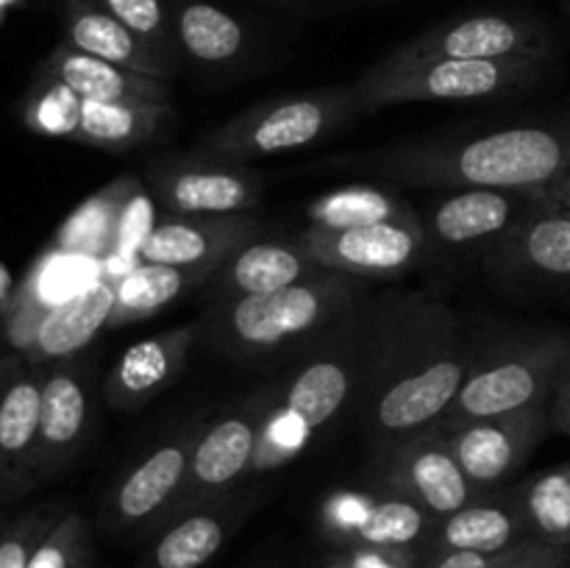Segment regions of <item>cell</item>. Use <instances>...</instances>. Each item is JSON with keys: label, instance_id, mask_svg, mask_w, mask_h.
Here are the masks:
<instances>
[{"label": "cell", "instance_id": "33", "mask_svg": "<svg viewBox=\"0 0 570 568\" xmlns=\"http://www.w3.org/2000/svg\"><path fill=\"white\" fill-rule=\"evenodd\" d=\"M309 226L351 228L371 226L384 221H421V212L393 189L373 187V184H351V187L323 193L306 206Z\"/></svg>", "mask_w": 570, "mask_h": 568}, {"label": "cell", "instance_id": "4", "mask_svg": "<svg viewBox=\"0 0 570 568\" xmlns=\"http://www.w3.org/2000/svg\"><path fill=\"white\" fill-rule=\"evenodd\" d=\"M371 295V278L323 271L273 293L212 301L198 317V343L234 362L293 360Z\"/></svg>", "mask_w": 570, "mask_h": 568}, {"label": "cell", "instance_id": "47", "mask_svg": "<svg viewBox=\"0 0 570 568\" xmlns=\"http://www.w3.org/2000/svg\"><path fill=\"white\" fill-rule=\"evenodd\" d=\"M6 20V14H0V22H3Z\"/></svg>", "mask_w": 570, "mask_h": 568}, {"label": "cell", "instance_id": "13", "mask_svg": "<svg viewBox=\"0 0 570 568\" xmlns=\"http://www.w3.org/2000/svg\"><path fill=\"white\" fill-rule=\"evenodd\" d=\"M267 399L271 393L265 388L250 395L245 404L206 423L193 451V460H189L181 501L173 516L232 493L243 479L254 473L256 449H259L262 429H265Z\"/></svg>", "mask_w": 570, "mask_h": 568}, {"label": "cell", "instance_id": "5", "mask_svg": "<svg viewBox=\"0 0 570 568\" xmlns=\"http://www.w3.org/2000/svg\"><path fill=\"white\" fill-rule=\"evenodd\" d=\"M551 67V56L518 59H384L373 61L354 84L351 95L360 111L387 106L476 104L521 95L538 87Z\"/></svg>", "mask_w": 570, "mask_h": 568}, {"label": "cell", "instance_id": "31", "mask_svg": "<svg viewBox=\"0 0 570 568\" xmlns=\"http://www.w3.org/2000/svg\"><path fill=\"white\" fill-rule=\"evenodd\" d=\"M215 273V265H156V262H137L131 271L115 278L117 295L109 329H122L128 323L156 315L165 306L181 301L193 290L209 284Z\"/></svg>", "mask_w": 570, "mask_h": 568}, {"label": "cell", "instance_id": "19", "mask_svg": "<svg viewBox=\"0 0 570 568\" xmlns=\"http://www.w3.org/2000/svg\"><path fill=\"white\" fill-rule=\"evenodd\" d=\"M115 278H98L92 287L72 295L65 304L37 312L26 321L3 323V334L17 354L31 365L78 356L104 329L115 312Z\"/></svg>", "mask_w": 570, "mask_h": 568}, {"label": "cell", "instance_id": "22", "mask_svg": "<svg viewBox=\"0 0 570 568\" xmlns=\"http://www.w3.org/2000/svg\"><path fill=\"white\" fill-rule=\"evenodd\" d=\"M250 510L254 501L232 490L220 499L178 512L159 532L150 535L137 568H204L212 557L220 555Z\"/></svg>", "mask_w": 570, "mask_h": 568}, {"label": "cell", "instance_id": "7", "mask_svg": "<svg viewBox=\"0 0 570 568\" xmlns=\"http://www.w3.org/2000/svg\"><path fill=\"white\" fill-rule=\"evenodd\" d=\"M354 115H360V109H356L351 87L284 95V98L262 100L228 117L206 137H200L195 150L215 159L248 165L265 156L312 148L337 134Z\"/></svg>", "mask_w": 570, "mask_h": 568}, {"label": "cell", "instance_id": "18", "mask_svg": "<svg viewBox=\"0 0 570 568\" xmlns=\"http://www.w3.org/2000/svg\"><path fill=\"white\" fill-rule=\"evenodd\" d=\"M42 373L17 351L0 360V499L37 488Z\"/></svg>", "mask_w": 570, "mask_h": 568}, {"label": "cell", "instance_id": "11", "mask_svg": "<svg viewBox=\"0 0 570 568\" xmlns=\"http://www.w3.org/2000/svg\"><path fill=\"white\" fill-rule=\"evenodd\" d=\"M295 243L323 267L360 278H395L434 256L421 221H384L371 226L323 228L306 226Z\"/></svg>", "mask_w": 570, "mask_h": 568}, {"label": "cell", "instance_id": "26", "mask_svg": "<svg viewBox=\"0 0 570 568\" xmlns=\"http://www.w3.org/2000/svg\"><path fill=\"white\" fill-rule=\"evenodd\" d=\"M323 267L295 243V237H256L239 245L209 278L206 290L215 301L237 295H262L321 276Z\"/></svg>", "mask_w": 570, "mask_h": 568}, {"label": "cell", "instance_id": "24", "mask_svg": "<svg viewBox=\"0 0 570 568\" xmlns=\"http://www.w3.org/2000/svg\"><path fill=\"white\" fill-rule=\"evenodd\" d=\"M523 540H529V529L515 484V488H499L476 496L471 505L438 518L423 546V555H449V551L504 555Z\"/></svg>", "mask_w": 570, "mask_h": 568}, {"label": "cell", "instance_id": "30", "mask_svg": "<svg viewBox=\"0 0 570 568\" xmlns=\"http://www.w3.org/2000/svg\"><path fill=\"white\" fill-rule=\"evenodd\" d=\"M173 33L181 59L223 70L250 53V33L239 17L212 0H173Z\"/></svg>", "mask_w": 570, "mask_h": 568}, {"label": "cell", "instance_id": "45", "mask_svg": "<svg viewBox=\"0 0 570 568\" xmlns=\"http://www.w3.org/2000/svg\"><path fill=\"white\" fill-rule=\"evenodd\" d=\"M267 3H282V6H295V3H304V0H267Z\"/></svg>", "mask_w": 570, "mask_h": 568}, {"label": "cell", "instance_id": "34", "mask_svg": "<svg viewBox=\"0 0 570 568\" xmlns=\"http://www.w3.org/2000/svg\"><path fill=\"white\" fill-rule=\"evenodd\" d=\"M529 538L570 549V460L518 484Z\"/></svg>", "mask_w": 570, "mask_h": 568}, {"label": "cell", "instance_id": "3", "mask_svg": "<svg viewBox=\"0 0 570 568\" xmlns=\"http://www.w3.org/2000/svg\"><path fill=\"white\" fill-rule=\"evenodd\" d=\"M345 161L421 189L484 187L546 195L570 173V117L493 131L432 134Z\"/></svg>", "mask_w": 570, "mask_h": 568}, {"label": "cell", "instance_id": "39", "mask_svg": "<svg viewBox=\"0 0 570 568\" xmlns=\"http://www.w3.org/2000/svg\"><path fill=\"white\" fill-rule=\"evenodd\" d=\"M507 555V551H504ZM504 555H473V551H449V555H423L421 568H499Z\"/></svg>", "mask_w": 570, "mask_h": 568}, {"label": "cell", "instance_id": "42", "mask_svg": "<svg viewBox=\"0 0 570 568\" xmlns=\"http://www.w3.org/2000/svg\"><path fill=\"white\" fill-rule=\"evenodd\" d=\"M321 568H356L354 551H343V555H334L332 560L323 562Z\"/></svg>", "mask_w": 570, "mask_h": 568}, {"label": "cell", "instance_id": "1", "mask_svg": "<svg viewBox=\"0 0 570 568\" xmlns=\"http://www.w3.org/2000/svg\"><path fill=\"white\" fill-rule=\"evenodd\" d=\"M484 345L468 337L445 301L395 293L382 349L354 412L367 457L434 427L482 360Z\"/></svg>", "mask_w": 570, "mask_h": 568}, {"label": "cell", "instance_id": "44", "mask_svg": "<svg viewBox=\"0 0 570 568\" xmlns=\"http://www.w3.org/2000/svg\"><path fill=\"white\" fill-rule=\"evenodd\" d=\"M17 3H22V0H0V14H6L9 9H14ZM59 3H61V0H59Z\"/></svg>", "mask_w": 570, "mask_h": 568}, {"label": "cell", "instance_id": "38", "mask_svg": "<svg viewBox=\"0 0 570 568\" xmlns=\"http://www.w3.org/2000/svg\"><path fill=\"white\" fill-rule=\"evenodd\" d=\"M570 549L562 546L540 543V540H523L515 549L501 557L499 568H568Z\"/></svg>", "mask_w": 570, "mask_h": 568}, {"label": "cell", "instance_id": "32", "mask_svg": "<svg viewBox=\"0 0 570 568\" xmlns=\"http://www.w3.org/2000/svg\"><path fill=\"white\" fill-rule=\"evenodd\" d=\"M95 276H98V259L70 254V251L61 248H50L28 271L26 282L9 295L0 317H3V323L26 321V317L37 315V312L65 304L72 295L92 287L98 282Z\"/></svg>", "mask_w": 570, "mask_h": 568}, {"label": "cell", "instance_id": "17", "mask_svg": "<svg viewBox=\"0 0 570 568\" xmlns=\"http://www.w3.org/2000/svg\"><path fill=\"white\" fill-rule=\"evenodd\" d=\"M438 518L415 501L379 493H334L321 510V527L340 549H421Z\"/></svg>", "mask_w": 570, "mask_h": 568}, {"label": "cell", "instance_id": "46", "mask_svg": "<svg viewBox=\"0 0 570 568\" xmlns=\"http://www.w3.org/2000/svg\"><path fill=\"white\" fill-rule=\"evenodd\" d=\"M566 9H568V14H570V0H566Z\"/></svg>", "mask_w": 570, "mask_h": 568}, {"label": "cell", "instance_id": "20", "mask_svg": "<svg viewBox=\"0 0 570 568\" xmlns=\"http://www.w3.org/2000/svg\"><path fill=\"white\" fill-rule=\"evenodd\" d=\"M484 271L507 284L570 282V212L551 198L484 254Z\"/></svg>", "mask_w": 570, "mask_h": 568}, {"label": "cell", "instance_id": "35", "mask_svg": "<svg viewBox=\"0 0 570 568\" xmlns=\"http://www.w3.org/2000/svg\"><path fill=\"white\" fill-rule=\"evenodd\" d=\"M95 3L109 11L111 17H117L128 31L137 33L170 65L178 67L181 53H178L176 33H173L170 6L165 0H95Z\"/></svg>", "mask_w": 570, "mask_h": 568}, {"label": "cell", "instance_id": "25", "mask_svg": "<svg viewBox=\"0 0 570 568\" xmlns=\"http://www.w3.org/2000/svg\"><path fill=\"white\" fill-rule=\"evenodd\" d=\"M39 78L61 84L83 100H104V104H170V81L142 76L128 67L89 56L72 45L59 42L42 59L37 70Z\"/></svg>", "mask_w": 570, "mask_h": 568}, {"label": "cell", "instance_id": "41", "mask_svg": "<svg viewBox=\"0 0 570 568\" xmlns=\"http://www.w3.org/2000/svg\"><path fill=\"white\" fill-rule=\"evenodd\" d=\"M546 198H551V200H554V204H560L562 209L570 212V173H568L566 178H562L560 184H554V187H551L549 193H546Z\"/></svg>", "mask_w": 570, "mask_h": 568}, {"label": "cell", "instance_id": "16", "mask_svg": "<svg viewBox=\"0 0 570 568\" xmlns=\"http://www.w3.org/2000/svg\"><path fill=\"white\" fill-rule=\"evenodd\" d=\"M95 365L81 354L45 365L37 488L65 471L87 443L95 418Z\"/></svg>", "mask_w": 570, "mask_h": 568}, {"label": "cell", "instance_id": "12", "mask_svg": "<svg viewBox=\"0 0 570 568\" xmlns=\"http://www.w3.org/2000/svg\"><path fill=\"white\" fill-rule=\"evenodd\" d=\"M393 59H518L554 56L551 33L521 11H479L426 28L390 50Z\"/></svg>", "mask_w": 570, "mask_h": 568}, {"label": "cell", "instance_id": "29", "mask_svg": "<svg viewBox=\"0 0 570 568\" xmlns=\"http://www.w3.org/2000/svg\"><path fill=\"white\" fill-rule=\"evenodd\" d=\"M148 195L142 178L126 176L115 178L111 184H106L104 189H98L95 195H89L70 217L59 226L53 237V248L70 251V254L89 256V259H109L120 251L122 234L128 228V215L134 212V206Z\"/></svg>", "mask_w": 570, "mask_h": 568}, {"label": "cell", "instance_id": "27", "mask_svg": "<svg viewBox=\"0 0 570 568\" xmlns=\"http://www.w3.org/2000/svg\"><path fill=\"white\" fill-rule=\"evenodd\" d=\"M176 120L173 104H104L76 95L65 139L95 150L122 154L167 137Z\"/></svg>", "mask_w": 570, "mask_h": 568}, {"label": "cell", "instance_id": "10", "mask_svg": "<svg viewBox=\"0 0 570 568\" xmlns=\"http://www.w3.org/2000/svg\"><path fill=\"white\" fill-rule=\"evenodd\" d=\"M373 490L415 501L434 518H445L476 496L451 451L449 434L434 423L371 457Z\"/></svg>", "mask_w": 570, "mask_h": 568}, {"label": "cell", "instance_id": "43", "mask_svg": "<svg viewBox=\"0 0 570 568\" xmlns=\"http://www.w3.org/2000/svg\"><path fill=\"white\" fill-rule=\"evenodd\" d=\"M14 293V290H11V278H9V271H6L3 265H0V306L6 304V301H9V295Z\"/></svg>", "mask_w": 570, "mask_h": 568}, {"label": "cell", "instance_id": "40", "mask_svg": "<svg viewBox=\"0 0 570 568\" xmlns=\"http://www.w3.org/2000/svg\"><path fill=\"white\" fill-rule=\"evenodd\" d=\"M549 410H551V427L570 438V365L566 376H562L560 384H557L554 395H551Z\"/></svg>", "mask_w": 570, "mask_h": 568}, {"label": "cell", "instance_id": "15", "mask_svg": "<svg viewBox=\"0 0 570 568\" xmlns=\"http://www.w3.org/2000/svg\"><path fill=\"white\" fill-rule=\"evenodd\" d=\"M549 404H534L507 415L465 423L449 434L451 451L476 493L499 490L512 473L527 466L551 432Z\"/></svg>", "mask_w": 570, "mask_h": 568}, {"label": "cell", "instance_id": "37", "mask_svg": "<svg viewBox=\"0 0 570 568\" xmlns=\"http://www.w3.org/2000/svg\"><path fill=\"white\" fill-rule=\"evenodd\" d=\"M61 507L42 505L17 516L6 529H0V568H28L33 551L45 535L61 518Z\"/></svg>", "mask_w": 570, "mask_h": 568}, {"label": "cell", "instance_id": "2", "mask_svg": "<svg viewBox=\"0 0 570 568\" xmlns=\"http://www.w3.org/2000/svg\"><path fill=\"white\" fill-rule=\"evenodd\" d=\"M393 295H371L326 337L293 356L284 376L267 384L271 399L254 473L273 471L306 454L340 418L354 421L360 395L382 349Z\"/></svg>", "mask_w": 570, "mask_h": 568}, {"label": "cell", "instance_id": "28", "mask_svg": "<svg viewBox=\"0 0 570 568\" xmlns=\"http://www.w3.org/2000/svg\"><path fill=\"white\" fill-rule=\"evenodd\" d=\"M61 28H65L61 42L111 61V65L128 67L142 76L165 78V81H170L178 72L176 65L156 53L148 42L128 31L117 17L100 9L95 0H61Z\"/></svg>", "mask_w": 570, "mask_h": 568}, {"label": "cell", "instance_id": "6", "mask_svg": "<svg viewBox=\"0 0 570 568\" xmlns=\"http://www.w3.org/2000/svg\"><path fill=\"white\" fill-rule=\"evenodd\" d=\"M568 365L570 334L562 332H532L488 343L438 427L454 432L465 423L549 404Z\"/></svg>", "mask_w": 570, "mask_h": 568}, {"label": "cell", "instance_id": "9", "mask_svg": "<svg viewBox=\"0 0 570 568\" xmlns=\"http://www.w3.org/2000/svg\"><path fill=\"white\" fill-rule=\"evenodd\" d=\"M139 178L165 215H243L256 209L265 195L259 173L248 165L200 150L154 156Z\"/></svg>", "mask_w": 570, "mask_h": 568}, {"label": "cell", "instance_id": "36", "mask_svg": "<svg viewBox=\"0 0 570 568\" xmlns=\"http://www.w3.org/2000/svg\"><path fill=\"white\" fill-rule=\"evenodd\" d=\"M92 566V529L76 510L61 512L42 543L33 551L28 568H89Z\"/></svg>", "mask_w": 570, "mask_h": 568}, {"label": "cell", "instance_id": "8", "mask_svg": "<svg viewBox=\"0 0 570 568\" xmlns=\"http://www.w3.org/2000/svg\"><path fill=\"white\" fill-rule=\"evenodd\" d=\"M206 421L187 423L139 457L106 493L100 507V523L106 532L120 538H150L176 512L187 484L189 460L198 445Z\"/></svg>", "mask_w": 570, "mask_h": 568}, {"label": "cell", "instance_id": "14", "mask_svg": "<svg viewBox=\"0 0 570 568\" xmlns=\"http://www.w3.org/2000/svg\"><path fill=\"white\" fill-rule=\"evenodd\" d=\"M540 198L543 195L515 193V189H440L426 215H421L423 228L434 256L462 254V251L488 254L540 204Z\"/></svg>", "mask_w": 570, "mask_h": 568}, {"label": "cell", "instance_id": "21", "mask_svg": "<svg viewBox=\"0 0 570 568\" xmlns=\"http://www.w3.org/2000/svg\"><path fill=\"white\" fill-rule=\"evenodd\" d=\"M265 226L250 212L243 215H165L156 217L137 245L139 262L156 265L220 267L239 245L262 237Z\"/></svg>", "mask_w": 570, "mask_h": 568}, {"label": "cell", "instance_id": "23", "mask_svg": "<svg viewBox=\"0 0 570 568\" xmlns=\"http://www.w3.org/2000/svg\"><path fill=\"white\" fill-rule=\"evenodd\" d=\"M195 345H198V321L128 345L100 384L104 404L117 412L142 410L181 376Z\"/></svg>", "mask_w": 570, "mask_h": 568}]
</instances>
